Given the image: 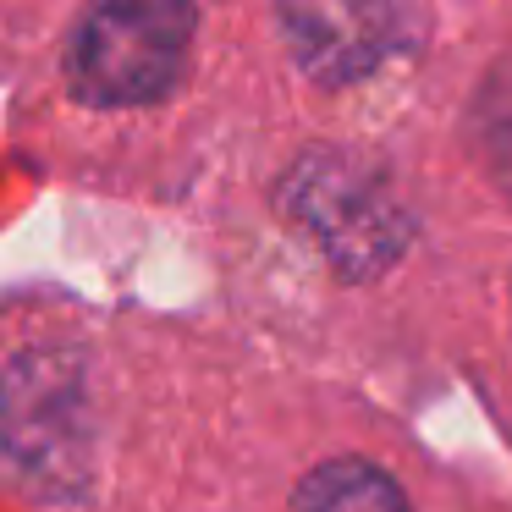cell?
<instances>
[{"mask_svg": "<svg viewBox=\"0 0 512 512\" xmlns=\"http://www.w3.org/2000/svg\"><path fill=\"white\" fill-rule=\"evenodd\" d=\"M193 45V0H100L72 45L89 105H149L177 89Z\"/></svg>", "mask_w": 512, "mask_h": 512, "instance_id": "obj_1", "label": "cell"}, {"mask_svg": "<svg viewBox=\"0 0 512 512\" xmlns=\"http://www.w3.org/2000/svg\"><path fill=\"white\" fill-rule=\"evenodd\" d=\"M287 204L353 276L391 265L408 243V210L397 204V193L347 155H309L287 182Z\"/></svg>", "mask_w": 512, "mask_h": 512, "instance_id": "obj_2", "label": "cell"}, {"mask_svg": "<svg viewBox=\"0 0 512 512\" xmlns=\"http://www.w3.org/2000/svg\"><path fill=\"white\" fill-rule=\"evenodd\" d=\"M292 56L320 83H353L397 45V0H281Z\"/></svg>", "mask_w": 512, "mask_h": 512, "instance_id": "obj_3", "label": "cell"}, {"mask_svg": "<svg viewBox=\"0 0 512 512\" xmlns=\"http://www.w3.org/2000/svg\"><path fill=\"white\" fill-rule=\"evenodd\" d=\"M292 512H408V501L375 463L342 457V463H325L303 479Z\"/></svg>", "mask_w": 512, "mask_h": 512, "instance_id": "obj_4", "label": "cell"}]
</instances>
